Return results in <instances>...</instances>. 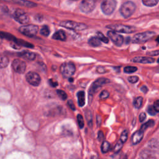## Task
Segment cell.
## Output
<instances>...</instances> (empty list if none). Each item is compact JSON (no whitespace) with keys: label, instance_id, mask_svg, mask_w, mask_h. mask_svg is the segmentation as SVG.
<instances>
[{"label":"cell","instance_id":"obj_1","mask_svg":"<svg viewBox=\"0 0 159 159\" xmlns=\"http://www.w3.org/2000/svg\"><path fill=\"white\" fill-rule=\"evenodd\" d=\"M135 9L136 6L132 1H126L121 5L119 11L124 17L127 18L132 15Z\"/></svg>","mask_w":159,"mask_h":159},{"label":"cell","instance_id":"obj_2","mask_svg":"<svg viewBox=\"0 0 159 159\" xmlns=\"http://www.w3.org/2000/svg\"><path fill=\"white\" fill-rule=\"evenodd\" d=\"M76 70L75 65L71 62H65L60 66V72L66 78L71 77Z\"/></svg>","mask_w":159,"mask_h":159},{"label":"cell","instance_id":"obj_3","mask_svg":"<svg viewBox=\"0 0 159 159\" xmlns=\"http://www.w3.org/2000/svg\"><path fill=\"white\" fill-rule=\"evenodd\" d=\"M107 28L112 30L114 32H119L121 33L125 34H130L134 32L135 30V27L132 26L122 25V24H112L106 26Z\"/></svg>","mask_w":159,"mask_h":159},{"label":"cell","instance_id":"obj_4","mask_svg":"<svg viewBox=\"0 0 159 159\" xmlns=\"http://www.w3.org/2000/svg\"><path fill=\"white\" fill-rule=\"evenodd\" d=\"M60 25L66 29L75 30H82L88 27L87 25L84 24L71 21V20L62 21L60 22Z\"/></svg>","mask_w":159,"mask_h":159},{"label":"cell","instance_id":"obj_5","mask_svg":"<svg viewBox=\"0 0 159 159\" xmlns=\"http://www.w3.org/2000/svg\"><path fill=\"white\" fill-rule=\"evenodd\" d=\"M155 35V33L152 31H146L137 34L133 37L132 40L137 43H143L152 39Z\"/></svg>","mask_w":159,"mask_h":159},{"label":"cell","instance_id":"obj_6","mask_svg":"<svg viewBox=\"0 0 159 159\" xmlns=\"http://www.w3.org/2000/svg\"><path fill=\"white\" fill-rule=\"evenodd\" d=\"M117 2L114 0H106L103 1L101 4V8L104 14L106 15L111 14L116 7Z\"/></svg>","mask_w":159,"mask_h":159},{"label":"cell","instance_id":"obj_7","mask_svg":"<svg viewBox=\"0 0 159 159\" xmlns=\"http://www.w3.org/2000/svg\"><path fill=\"white\" fill-rule=\"evenodd\" d=\"M39 27L35 25H26L21 26L19 30V32L24 34V35L28 37H33L34 36L38 31Z\"/></svg>","mask_w":159,"mask_h":159},{"label":"cell","instance_id":"obj_8","mask_svg":"<svg viewBox=\"0 0 159 159\" xmlns=\"http://www.w3.org/2000/svg\"><path fill=\"white\" fill-rule=\"evenodd\" d=\"M14 19L21 24H26L29 22L28 15L22 10L17 9L13 15Z\"/></svg>","mask_w":159,"mask_h":159},{"label":"cell","instance_id":"obj_9","mask_svg":"<svg viewBox=\"0 0 159 159\" xmlns=\"http://www.w3.org/2000/svg\"><path fill=\"white\" fill-rule=\"evenodd\" d=\"M109 82H110L109 80L107 79V78H100L96 80L92 84L91 86L89 88V95H93L102 85H104V84H106L107 83H109Z\"/></svg>","mask_w":159,"mask_h":159},{"label":"cell","instance_id":"obj_10","mask_svg":"<svg viewBox=\"0 0 159 159\" xmlns=\"http://www.w3.org/2000/svg\"><path fill=\"white\" fill-rule=\"evenodd\" d=\"M108 37L117 46H120L124 42V38L121 35L118 34L114 31L109 30L107 33Z\"/></svg>","mask_w":159,"mask_h":159},{"label":"cell","instance_id":"obj_11","mask_svg":"<svg viewBox=\"0 0 159 159\" xmlns=\"http://www.w3.org/2000/svg\"><path fill=\"white\" fill-rule=\"evenodd\" d=\"M26 80L27 82L33 86H38L40 81V76L35 72L30 71L26 75Z\"/></svg>","mask_w":159,"mask_h":159},{"label":"cell","instance_id":"obj_12","mask_svg":"<svg viewBox=\"0 0 159 159\" xmlns=\"http://www.w3.org/2000/svg\"><path fill=\"white\" fill-rule=\"evenodd\" d=\"M95 7V2L93 1H83L80 4L81 11L84 13L91 12Z\"/></svg>","mask_w":159,"mask_h":159},{"label":"cell","instance_id":"obj_13","mask_svg":"<svg viewBox=\"0 0 159 159\" xmlns=\"http://www.w3.org/2000/svg\"><path fill=\"white\" fill-rule=\"evenodd\" d=\"M12 66L17 73H23L26 69V63L22 60L15 59L12 62Z\"/></svg>","mask_w":159,"mask_h":159},{"label":"cell","instance_id":"obj_14","mask_svg":"<svg viewBox=\"0 0 159 159\" xmlns=\"http://www.w3.org/2000/svg\"><path fill=\"white\" fill-rule=\"evenodd\" d=\"M131 61L135 63H152L155 61V59L153 58L147 57H136L132 58Z\"/></svg>","mask_w":159,"mask_h":159},{"label":"cell","instance_id":"obj_15","mask_svg":"<svg viewBox=\"0 0 159 159\" xmlns=\"http://www.w3.org/2000/svg\"><path fill=\"white\" fill-rule=\"evenodd\" d=\"M143 136V132L141 131L140 130L136 131L135 133L133 134L132 136V143L133 144H137L139 143L142 139Z\"/></svg>","mask_w":159,"mask_h":159},{"label":"cell","instance_id":"obj_16","mask_svg":"<svg viewBox=\"0 0 159 159\" xmlns=\"http://www.w3.org/2000/svg\"><path fill=\"white\" fill-rule=\"evenodd\" d=\"M18 56L23 58L24 59L28 60H34L35 58V55L34 53L29 51H24L18 53Z\"/></svg>","mask_w":159,"mask_h":159},{"label":"cell","instance_id":"obj_17","mask_svg":"<svg viewBox=\"0 0 159 159\" xmlns=\"http://www.w3.org/2000/svg\"><path fill=\"white\" fill-rule=\"evenodd\" d=\"M140 159H155V154L149 150H144L140 153Z\"/></svg>","mask_w":159,"mask_h":159},{"label":"cell","instance_id":"obj_18","mask_svg":"<svg viewBox=\"0 0 159 159\" xmlns=\"http://www.w3.org/2000/svg\"><path fill=\"white\" fill-rule=\"evenodd\" d=\"M52 38L53 39H55V40H65L66 39V34H65V32L62 30H60L57 32H56Z\"/></svg>","mask_w":159,"mask_h":159},{"label":"cell","instance_id":"obj_19","mask_svg":"<svg viewBox=\"0 0 159 159\" xmlns=\"http://www.w3.org/2000/svg\"><path fill=\"white\" fill-rule=\"evenodd\" d=\"M78 104L80 106H83L85 104V94L83 91H80L77 93Z\"/></svg>","mask_w":159,"mask_h":159},{"label":"cell","instance_id":"obj_20","mask_svg":"<svg viewBox=\"0 0 159 159\" xmlns=\"http://www.w3.org/2000/svg\"><path fill=\"white\" fill-rule=\"evenodd\" d=\"M9 63L8 58L2 54L0 53V68H4L7 66Z\"/></svg>","mask_w":159,"mask_h":159},{"label":"cell","instance_id":"obj_21","mask_svg":"<svg viewBox=\"0 0 159 159\" xmlns=\"http://www.w3.org/2000/svg\"><path fill=\"white\" fill-rule=\"evenodd\" d=\"M14 2L17 3V4H19L22 6H24L26 7H35L37 6V4L33 2H30V1H14Z\"/></svg>","mask_w":159,"mask_h":159},{"label":"cell","instance_id":"obj_22","mask_svg":"<svg viewBox=\"0 0 159 159\" xmlns=\"http://www.w3.org/2000/svg\"><path fill=\"white\" fill-rule=\"evenodd\" d=\"M88 43L93 47H98L101 45V41L97 37H91L89 39Z\"/></svg>","mask_w":159,"mask_h":159},{"label":"cell","instance_id":"obj_23","mask_svg":"<svg viewBox=\"0 0 159 159\" xmlns=\"http://www.w3.org/2000/svg\"><path fill=\"white\" fill-rule=\"evenodd\" d=\"M154 123H155L154 120L150 119V120L147 121L145 123H144V124L141 126L140 130L141 131H142V132H144V130H145L147 128L152 127V126L154 125Z\"/></svg>","mask_w":159,"mask_h":159},{"label":"cell","instance_id":"obj_24","mask_svg":"<svg viewBox=\"0 0 159 159\" xmlns=\"http://www.w3.org/2000/svg\"><path fill=\"white\" fill-rule=\"evenodd\" d=\"M143 102V98L141 96H139L136 98L134 101V106L136 109H139L142 106Z\"/></svg>","mask_w":159,"mask_h":159},{"label":"cell","instance_id":"obj_25","mask_svg":"<svg viewBox=\"0 0 159 159\" xmlns=\"http://www.w3.org/2000/svg\"><path fill=\"white\" fill-rule=\"evenodd\" d=\"M158 2V0H143L142 3L146 6L149 7H153L155 6Z\"/></svg>","mask_w":159,"mask_h":159},{"label":"cell","instance_id":"obj_26","mask_svg":"<svg viewBox=\"0 0 159 159\" xmlns=\"http://www.w3.org/2000/svg\"><path fill=\"white\" fill-rule=\"evenodd\" d=\"M110 148V143L107 141H104L101 145V151L102 153H106Z\"/></svg>","mask_w":159,"mask_h":159},{"label":"cell","instance_id":"obj_27","mask_svg":"<svg viewBox=\"0 0 159 159\" xmlns=\"http://www.w3.org/2000/svg\"><path fill=\"white\" fill-rule=\"evenodd\" d=\"M96 35H97V38L100 41H102V42L106 43H107L109 42V39L106 37H105L104 35H103V34H102L101 32H98L96 34Z\"/></svg>","mask_w":159,"mask_h":159},{"label":"cell","instance_id":"obj_28","mask_svg":"<svg viewBox=\"0 0 159 159\" xmlns=\"http://www.w3.org/2000/svg\"><path fill=\"white\" fill-rule=\"evenodd\" d=\"M137 70V68L133 66H127L124 68V71L126 73H132Z\"/></svg>","mask_w":159,"mask_h":159},{"label":"cell","instance_id":"obj_29","mask_svg":"<svg viewBox=\"0 0 159 159\" xmlns=\"http://www.w3.org/2000/svg\"><path fill=\"white\" fill-rule=\"evenodd\" d=\"M40 33L41 35H42L43 36H45V37L48 36L50 34V29H49L47 25H43L42 27V29H40Z\"/></svg>","mask_w":159,"mask_h":159},{"label":"cell","instance_id":"obj_30","mask_svg":"<svg viewBox=\"0 0 159 159\" xmlns=\"http://www.w3.org/2000/svg\"><path fill=\"white\" fill-rule=\"evenodd\" d=\"M128 138V132L127 130H124L120 135V140L122 142V143H125L126 142V140H127Z\"/></svg>","mask_w":159,"mask_h":159},{"label":"cell","instance_id":"obj_31","mask_svg":"<svg viewBox=\"0 0 159 159\" xmlns=\"http://www.w3.org/2000/svg\"><path fill=\"white\" fill-rule=\"evenodd\" d=\"M57 93L58 95V96L63 100H65L67 98V95L66 94V93L64 91L60 90V89H57Z\"/></svg>","mask_w":159,"mask_h":159},{"label":"cell","instance_id":"obj_32","mask_svg":"<svg viewBox=\"0 0 159 159\" xmlns=\"http://www.w3.org/2000/svg\"><path fill=\"white\" fill-rule=\"evenodd\" d=\"M123 144H124V143H122L120 140L117 142V143H116V146L114 147V152H119L120 150V149L122 148V146H123Z\"/></svg>","mask_w":159,"mask_h":159},{"label":"cell","instance_id":"obj_33","mask_svg":"<svg viewBox=\"0 0 159 159\" xmlns=\"http://www.w3.org/2000/svg\"><path fill=\"white\" fill-rule=\"evenodd\" d=\"M77 120L79 125V127L82 129L84 127V120L83 116L81 114H78L77 116Z\"/></svg>","mask_w":159,"mask_h":159},{"label":"cell","instance_id":"obj_34","mask_svg":"<svg viewBox=\"0 0 159 159\" xmlns=\"http://www.w3.org/2000/svg\"><path fill=\"white\" fill-rule=\"evenodd\" d=\"M109 96V93L106 90H103L101 93H100V95H99V98L100 99H107Z\"/></svg>","mask_w":159,"mask_h":159},{"label":"cell","instance_id":"obj_35","mask_svg":"<svg viewBox=\"0 0 159 159\" xmlns=\"http://www.w3.org/2000/svg\"><path fill=\"white\" fill-rule=\"evenodd\" d=\"M128 81L130 83H135L139 81V77L137 76H130L128 78Z\"/></svg>","mask_w":159,"mask_h":159},{"label":"cell","instance_id":"obj_36","mask_svg":"<svg viewBox=\"0 0 159 159\" xmlns=\"http://www.w3.org/2000/svg\"><path fill=\"white\" fill-rule=\"evenodd\" d=\"M147 112L149 114L152 115V116H155L157 114V112L155 111V110L153 108V106H149L147 108Z\"/></svg>","mask_w":159,"mask_h":159},{"label":"cell","instance_id":"obj_37","mask_svg":"<svg viewBox=\"0 0 159 159\" xmlns=\"http://www.w3.org/2000/svg\"><path fill=\"white\" fill-rule=\"evenodd\" d=\"M153 108L157 112H159V100H157L153 103Z\"/></svg>","mask_w":159,"mask_h":159},{"label":"cell","instance_id":"obj_38","mask_svg":"<svg viewBox=\"0 0 159 159\" xmlns=\"http://www.w3.org/2000/svg\"><path fill=\"white\" fill-rule=\"evenodd\" d=\"M145 118H146V114L144 112L140 113V114L139 116V119L140 122H143L145 119Z\"/></svg>","mask_w":159,"mask_h":159},{"label":"cell","instance_id":"obj_39","mask_svg":"<svg viewBox=\"0 0 159 159\" xmlns=\"http://www.w3.org/2000/svg\"><path fill=\"white\" fill-rule=\"evenodd\" d=\"M68 104L70 106V107L72 109V110H75V106L74 105L73 102L71 100H68Z\"/></svg>","mask_w":159,"mask_h":159},{"label":"cell","instance_id":"obj_40","mask_svg":"<svg viewBox=\"0 0 159 159\" xmlns=\"http://www.w3.org/2000/svg\"><path fill=\"white\" fill-rule=\"evenodd\" d=\"M147 54H148L149 55H152V56L158 55H159V50H155V51H152V52H149L147 53Z\"/></svg>","mask_w":159,"mask_h":159},{"label":"cell","instance_id":"obj_41","mask_svg":"<svg viewBox=\"0 0 159 159\" xmlns=\"http://www.w3.org/2000/svg\"><path fill=\"white\" fill-rule=\"evenodd\" d=\"M98 140L99 141H101V140H103V139H104V134H103L102 131H99V132H98Z\"/></svg>","mask_w":159,"mask_h":159},{"label":"cell","instance_id":"obj_42","mask_svg":"<svg viewBox=\"0 0 159 159\" xmlns=\"http://www.w3.org/2000/svg\"><path fill=\"white\" fill-rule=\"evenodd\" d=\"M97 71L99 73H103L106 72V70H105L104 68H103L102 66H98L97 68Z\"/></svg>","mask_w":159,"mask_h":159},{"label":"cell","instance_id":"obj_43","mask_svg":"<svg viewBox=\"0 0 159 159\" xmlns=\"http://www.w3.org/2000/svg\"><path fill=\"white\" fill-rule=\"evenodd\" d=\"M140 90L144 93H146L147 91H148V88H147L146 86H142L141 88H140Z\"/></svg>","mask_w":159,"mask_h":159},{"label":"cell","instance_id":"obj_44","mask_svg":"<svg viewBox=\"0 0 159 159\" xmlns=\"http://www.w3.org/2000/svg\"><path fill=\"white\" fill-rule=\"evenodd\" d=\"M49 82H50V85H51L52 86H53V87H55L56 86H57V85H58V83H57V82H54L52 80H50Z\"/></svg>","mask_w":159,"mask_h":159},{"label":"cell","instance_id":"obj_45","mask_svg":"<svg viewBox=\"0 0 159 159\" xmlns=\"http://www.w3.org/2000/svg\"><path fill=\"white\" fill-rule=\"evenodd\" d=\"M91 159H97V158H96V157H93V158H91Z\"/></svg>","mask_w":159,"mask_h":159},{"label":"cell","instance_id":"obj_46","mask_svg":"<svg viewBox=\"0 0 159 159\" xmlns=\"http://www.w3.org/2000/svg\"><path fill=\"white\" fill-rule=\"evenodd\" d=\"M157 62H158V63H159V58H158V60H157Z\"/></svg>","mask_w":159,"mask_h":159}]
</instances>
